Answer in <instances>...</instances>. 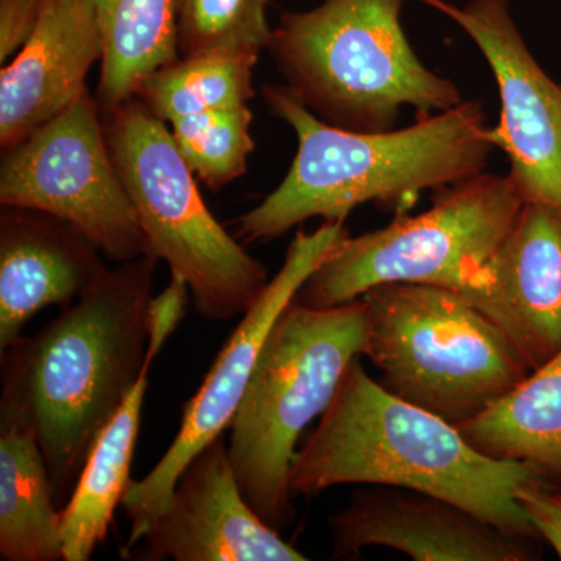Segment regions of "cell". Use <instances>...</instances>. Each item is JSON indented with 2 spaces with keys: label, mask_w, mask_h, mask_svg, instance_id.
Listing matches in <instances>:
<instances>
[{
  "label": "cell",
  "mask_w": 561,
  "mask_h": 561,
  "mask_svg": "<svg viewBox=\"0 0 561 561\" xmlns=\"http://www.w3.org/2000/svg\"><path fill=\"white\" fill-rule=\"evenodd\" d=\"M467 33L489 62L501 98L491 127L507 154L511 176L526 202L561 209V87L545 72L512 16V0H416Z\"/></svg>",
  "instance_id": "11"
},
{
  "label": "cell",
  "mask_w": 561,
  "mask_h": 561,
  "mask_svg": "<svg viewBox=\"0 0 561 561\" xmlns=\"http://www.w3.org/2000/svg\"><path fill=\"white\" fill-rule=\"evenodd\" d=\"M260 51L217 50L154 70L136 98L165 124L210 110L241 108L253 99V70Z\"/></svg>",
  "instance_id": "21"
},
{
  "label": "cell",
  "mask_w": 561,
  "mask_h": 561,
  "mask_svg": "<svg viewBox=\"0 0 561 561\" xmlns=\"http://www.w3.org/2000/svg\"><path fill=\"white\" fill-rule=\"evenodd\" d=\"M364 350L362 298L334 308H311L294 298L268 332L228 427V456L243 500L272 529H286L295 518V446L330 408Z\"/></svg>",
  "instance_id": "5"
},
{
  "label": "cell",
  "mask_w": 561,
  "mask_h": 561,
  "mask_svg": "<svg viewBox=\"0 0 561 561\" xmlns=\"http://www.w3.org/2000/svg\"><path fill=\"white\" fill-rule=\"evenodd\" d=\"M157 256L108 268L33 337L2 353L0 426L31 432L58 505L69 501L102 432L146 365Z\"/></svg>",
  "instance_id": "1"
},
{
  "label": "cell",
  "mask_w": 561,
  "mask_h": 561,
  "mask_svg": "<svg viewBox=\"0 0 561 561\" xmlns=\"http://www.w3.org/2000/svg\"><path fill=\"white\" fill-rule=\"evenodd\" d=\"M262 98L297 135L298 150L279 186L239 217L236 236L245 243L273 241L313 217L345 221L365 203L440 191L485 172L496 149L476 101L401 130L362 133L321 121L286 84L262 88Z\"/></svg>",
  "instance_id": "3"
},
{
  "label": "cell",
  "mask_w": 561,
  "mask_h": 561,
  "mask_svg": "<svg viewBox=\"0 0 561 561\" xmlns=\"http://www.w3.org/2000/svg\"><path fill=\"white\" fill-rule=\"evenodd\" d=\"M548 482L518 461L491 459L456 424L394 397L359 357L330 408L295 456L294 494L313 496L345 483L391 486L453 502L516 537H540L519 493Z\"/></svg>",
  "instance_id": "2"
},
{
  "label": "cell",
  "mask_w": 561,
  "mask_h": 561,
  "mask_svg": "<svg viewBox=\"0 0 561 561\" xmlns=\"http://www.w3.org/2000/svg\"><path fill=\"white\" fill-rule=\"evenodd\" d=\"M457 427L491 459L518 461L561 483V350Z\"/></svg>",
  "instance_id": "17"
},
{
  "label": "cell",
  "mask_w": 561,
  "mask_h": 561,
  "mask_svg": "<svg viewBox=\"0 0 561 561\" xmlns=\"http://www.w3.org/2000/svg\"><path fill=\"white\" fill-rule=\"evenodd\" d=\"M249 106L210 110L179 117L169 125L191 171L209 191L219 192L247 172L254 150Z\"/></svg>",
  "instance_id": "22"
},
{
  "label": "cell",
  "mask_w": 561,
  "mask_h": 561,
  "mask_svg": "<svg viewBox=\"0 0 561 561\" xmlns=\"http://www.w3.org/2000/svg\"><path fill=\"white\" fill-rule=\"evenodd\" d=\"M360 298L364 356L383 389L456 426L530 375L511 339L457 291L391 283Z\"/></svg>",
  "instance_id": "6"
},
{
  "label": "cell",
  "mask_w": 561,
  "mask_h": 561,
  "mask_svg": "<svg viewBox=\"0 0 561 561\" xmlns=\"http://www.w3.org/2000/svg\"><path fill=\"white\" fill-rule=\"evenodd\" d=\"M36 438L0 426V559L62 560L61 512Z\"/></svg>",
  "instance_id": "19"
},
{
  "label": "cell",
  "mask_w": 561,
  "mask_h": 561,
  "mask_svg": "<svg viewBox=\"0 0 561 561\" xmlns=\"http://www.w3.org/2000/svg\"><path fill=\"white\" fill-rule=\"evenodd\" d=\"M44 0H0V62H9L31 38Z\"/></svg>",
  "instance_id": "26"
},
{
  "label": "cell",
  "mask_w": 561,
  "mask_h": 561,
  "mask_svg": "<svg viewBox=\"0 0 561 561\" xmlns=\"http://www.w3.org/2000/svg\"><path fill=\"white\" fill-rule=\"evenodd\" d=\"M348 234L345 221H324L313 232L297 231L279 272L243 313L241 323L225 343L201 389L184 408L180 431L171 448L146 478L128 485L122 507L130 519V537L122 551H128L139 542L168 507L186 465L230 427L273 324L297 297L306 279L327 260L335 243Z\"/></svg>",
  "instance_id": "10"
},
{
  "label": "cell",
  "mask_w": 561,
  "mask_h": 561,
  "mask_svg": "<svg viewBox=\"0 0 561 561\" xmlns=\"http://www.w3.org/2000/svg\"><path fill=\"white\" fill-rule=\"evenodd\" d=\"M508 339L530 371L561 350V209L524 203L471 301Z\"/></svg>",
  "instance_id": "15"
},
{
  "label": "cell",
  "mask_w": 561,
  "mask_h": 561,
  "mask_svg": "<svg viewBox=\"0 0 561 561\" xmlns=\"http://www.w3.org/2000/svg\"><path fill=\"white\" fill-rule=\"evenodd\" d=\"M122 559L305 561L243 500L228 445L216 438L186 465L168 507Z\"/></svg>",
  "instance_id": "12"
},
{
  "label": "cell",
  "mask_w": 561,
  "mask_h": 561,
  "mask_svg": "<svg viewBox=\"0 0 561 561\" xmlns=\"http://www.w3.org/2000/svg\"><path fill=\"white\" fill-rule=\"evenodd\" d=\"M408 0H323L284 11L267 50L302 105L332 127L397 128L402 106L420 117L456 108L463 95L427 68L401 24Z\"/></svg>",
  "instance_id": "4"
},
{
  "label": "cell",
  "mask_w": 561,
  "mask_h": 561,
  "mask_svg": "<svg viewBox=\"0 0 561 561\" xmlns=\"http://www.w3.org/2000/svg\"><path fill=\"white\" fill-rule=\"evenodd\" d=\"M524 203L508 173L482 172L443 187L419 216L335 243L295 301L334 308L391 283L443 287L472 301Z\"/></svg>",
  "instance_id": "7"
},
{
  "label": "cell",
  "mask_w": 561,
  "mask_h": 561,
  "mask_svg": "<svg viewBox=\"0 0 561 561\" xmlns=\"http://www.w3.org/2000/svg\"><path fill=\"white\" fill-rule=\"evenodd\" d=\"M102 117L151 254L186 280L202 319L243 316L271 280L267 271L213 216L169 125L136 95Z\"/></svg>",
  "instance_id": "8"
},
{
  "label": "cell",
  "mask_w": 561,
  "mask_h": 561,
  "mask_svg": "<svg viewBox=\"0 0 561 561\" xmlns=\"http://www.w3.org/2000/svg\"><path fill=\"white\" fill-rule=\"evenodd\" d=\"M102 251L68 221L43 210H0V354L49 306L68 308L108 271Z\"/></svg>",
  "instance_id": "16"
},
{
  "label": "cell",
  "mask_w": 561,
  "mask_h": 561,
  "mask_svg": "<svg viewBox=\"0 0 561 561\" xmlns=\"http://www.w3.org/2000/svg\"><path fill=\"white\" fill-rule=\"evenodd\" d=\"M0 205L68 221L119 264L151 254L106 142L101 106L90 91L2 150Z\"/></svg>",
  "instance_id": "9"
},
{
  "label": "cell",
  "mask_w": 561,
  "mask_h": 561,
  "mask_svg": "<svg viewBox=\"0 0 561 561\" xmlns=\"http://www.w3.org/2000/svg\"><path fill=\"white\" fill-rule=\"evenodd\" d=\"M105 51L98 99L102 114L133 98L154 70L179 60L176 0H92Z\"/></svg>",
  "instance_id": "20"
},
{
  "label": "cell",
  "mask_w": 561,
  "mask_h": 561,
  "mask_svg": "<svg viewBox=\"0 0 561 561\" xmlns=\"http://www.w3.org/2000/svg\"><path fill=\"white\" fill-rule=\"evenodd\" d=\"M190 286L186 280L176 273H171L168 287L158 297L150 298L147 308V342L146 365L151 367L158 354L171 337L173 331L179 328L186 312Z\"/></svg>",
  "instance_id": "24"
},
{
  "label": "cell",
  "mask_w": 561,
  "mask_h": 561,
  "mask_svg": "<svg viewBox=\"0 0 561 561\" xmlns=\"http://www.w3.org/2000/svg\"><path fill=\"white\" fill-rule=\"evenodd\" d=\"M272 0H176L180 57L267 49Z\"/></svg>",
  "instance_id": "23"
},
{
  "label": "cell",
  "mask_w": 561,
  "mask_h": 561,
  "mask_svg": "<svg viewBox=\"0 0 561 561\" xmlns=\"http://www.w3.org/2000/svg\"><path fill=\"white\" fill-rule=\"evenodd\" d=\"M105 39L92 0H44L31 38L0 72V147L16 146L84 92Z\"/></svg>",
  "instance_id": "14"
},
{
  "label": "cell",
  "mask_w": 561,
  "mask_h": 561,
  "mask_svg": "<svg viewBox=\"0 0 561 561\" xmlns=\"http://www.w3.org/2000/svg\"><path fill=\"white\" fill-rule=\"evenodd\" d=\"M334 559L390 548L416 561H530V540L500 529L453 502L381 486L357 491L331 518Z\"/></svg>",
  "instance_id": "13"
},
{
  "label": "cell",
  "mask_w": 561,
  "mask_h": 561,
  "mask_svg": "<svg viewBox=\"0 0 561 561\" xmlns=\"http://www.w3.org/2000/svg\"><path fill=\"white\" fill-rule=\"evenodd\" d=\"M535 530L552 546L561 560V483L541 482L519 493Z\"/></svg>",
  "instance_id": "25"
},
{
  "label": "cell",
  "mask_w": 561,
  "mask_h": 561,
  "mask_svg": "<svg viewBox=\"0 0 561 561\" xmlns=\"http://www.w3.org/2000/svg\"><path fill=\"white\" fill-rule=\"evenodd\" d=\"M149 371L150 368H144L127 401L102 432L61 511L65 561L91 559L98 546L105 541L114 511L127 493Z\"/></svg>",
  "instance_id": "18"
}]
</instances>
